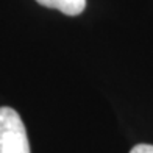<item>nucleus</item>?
Returning a JSON list of instances; mask_svg holds the SVG:
<instances>
[{"label":"nucleus","mask_w":153,"mask_h":153,"mask_svg":"<svg viewBox=\"0 0 153 153\" xmlns=\"http://www.w3.org/2000/svg\"><path fill=\"white\" fill-rule=\"evenodd\" d=\"M0 153H30L25 125L10 106L0 108Z\"/></svg>","instance_id":"nucleus-1"},{"label":"nucleus","mask_w":153,"mask_h":153,"mask_svg":"<svg viewBox=\"0 0 153 153\" xmlns=\"http://www.w3.org/2000/svg\"><path fill=\"white\" fill-rule=\"evenodd\" d=\"M47 8H55L67 16H78L86 8V0H36Z\"/></svg>","instance_id":"nucleus-2"},{"label":"nucleus","mask_w":153,"mask_h":153,"mask_svg":"<svg viewBox=\"0 0 153 153\" xmlns=\"http://www.w3.org/2000/svg\"><path fill=\"white\" fill-rule=\"evenodd\" d=\"M130 153H153V145H150V144H137L130 150Z\"/></svg>","instance_id":"nucleus-3"}]
</instances>
